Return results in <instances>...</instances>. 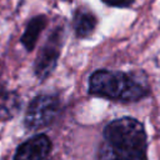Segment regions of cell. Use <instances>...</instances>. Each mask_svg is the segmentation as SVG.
Masks as SVG:
<instances>
[{"instance_id": "cell-3", "label": "cell", "mask_w": 160, "mask_h": 160, "mask_svg": "<svg viewBox=\"0 0 160 160\" xmlns=\"http://www.w3.org/2000/svg\"><path fill=\"white\" fill-rule=\"evenodd\" d=\"M60 111V101L55 95H38L29 105L24 122L30 130L49 126L55 121Z\"/></svg>"}, {"instance_id": "cell-2", "label": "cell", "mask_w": 160, "mask_h": 160, "mask_svg": "<svg viewBox=\"0 0 160 160\" xmlns=\"http://www.w3.org/2000/svg\"><path fill=\"white\" fill-rule=\"evenodd\" d=\"M89 92L119 101H136L148 92L146 85L134 76L110 70H96L89 79Z\"/></svg>"}, {"instance_id": "cell-6", "label": "cell", "mask_w": 160, "mask_h": 160, "mask_svg": "<svg viewBox=\"0 0 160 160\" xmlns=\"http://www.w3.org/2000/svg\"><path fill=\"white\" fill-rule=\"evenodd\" d=\"M46 22H48V19L44 15H38L29 21V24L24 31V35L21 36V44L24 45V48L28 51H31L34 49L40 32L46 26Z\"/></svg>"}, {"instance_id": "cell-8", "label": "cell", "mask_w": 160, "mask_h": 160, "mask_svg": "<svg viewBox=\"0 0 160 160\" xmlns=\"http://www.w3.org/2000/svg\"><path fill=\"white\" fill-rule=\"evenodd\" d=\"M20 98L15 92H6L0 99V118L1 119H9L12 118L19 108H20Z\"/></svg>"}, {"instance_id": "cell-9", "label": "cell", "mask_w": 160, "mask_h": 160, "mask_svg": "<svg viewBox=\"0 0 160 160\" xmlns=\"http://www.w3.org/2000/svg\"><path fill=\"white\" fill-rule=\"evenodd\" d=\"M102 1L108 5H110V6L124 8V6H129L130 4H132L134 0H102Z\"/></svg>"}, {"instance_id": "cell-10", "label": "cell", "mask_w": 160, "mask_h": 160, "mask_svg": "<svg viewBox=\"0 0 160 160\" xmlns=\"http://www.w3.org/2000/svg\"><path fill=\"white\" fill-rule=\"evenodd\" d=\"M4 94H5V90H4V86H2L1 84H0V99L2 98V95H4Z\"/></svg>"}, {"instance_id": "cell-7", "label": "cell", "mask_w": 160, "mask_h": 160, "mask_svg": "<svg viewBox=\"0 0 160 160\" xmlns=\"http://www.w3.org/2000/svg\"><path fill=\"white\" fill-rule=\"evenodd\" d=\"M96 26V18L86 10H78L74 16V30L78 38H86L92 34Z\"/></svg>"}, {"instance_id": "cell-1", "label": "cell", "mask_w": 160, "mask_h": 160, "mask_svg": "<svg viewBox=\"0 0 160 160\" xmlns=\"http://www.w3.org/2000/svg\"><path fill=\"white\" fill-rule=\"evenodd\" d=\"M98 160H148L142 124L132 118H120L109 122L104 129Z\"/></svg>"}, {"instance_id": "cell-4", "label": "cell", "mask_w": 160, "mask_h": 160, "mask_svg": "<svg viewBox=\"0 0 160 160\" xmlns=\"http://www.w3.org/2000/svg\"><path fill=\"white\" fill-rule=\"evenodd\" d=\"M61 39H62V29L58 28L54 30V32L46 40L44 46L40 49L34 66V71L38 79L44 80L54 71L61 49Z\"/></svg>"}, {"instance_id": "cell-5", "label": "cell", "mask_w": 160, "mask_h": 160, "mask_svg": "<svg viewBox=\"0 0 160 160\" xmlns=\"http://www.w3.org/2000/svg\"><path fill=\"white\" fill-rule=\"evenodd\" d=\"M50 150V139L44 134L35 135L18 148L14 160H45Z\"/></svg>"}]
</instances>
